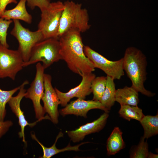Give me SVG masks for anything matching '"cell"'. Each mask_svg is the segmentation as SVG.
Instances as JSON below:
<instances>
[{
  "mask_svg": "<svg viewBox=\"0 0 158 158\" xmlns=\"http://www.w3.org/2000/svg\"><path fill=\"white\" fill-rule=\"evenodd\" d=\"M140 122L144 130V138L148 139L158 134V114L154 116L144 115Z\"/></svg>",
  "mask_w": 158,
  "mask_h": 158,
  "instance_id": "ffe728a7",
  "label": "cell"
},
{
  "mask_svg": "<svg viewBox=\"0 0 158 158\" xmlns=\"http://www.w3.org/2000/svg\"><path fill=\"white\" fill-rule=\"evenodd\" d=\"M114 80L111 77L107 76L106 88L99 100L103 107L109 112L116 101V90Z\"/></svg>",
  "mask_w": 158,
  "mask_h": 158,
  "instance_id": "d6986e66",
  "label": "cell"
},
{
  "mask_svg": "<svg viewBox=\"0 0 158 158\" xmlns=\"http://www.w3.org/2000/svg\"><path fill=\"white\" fill-rule=\"evenodd\" d=\"M64 8L63 3L58 1L50 2L46 8L41 11V19L37 30L41 32L44 39L51 38L59 39L58 31Z\"/></svg>",
  "mask_w": 158,
  "mask_h": 158,
  "instance_id": "5b68a950",
  "label": "cell"
},
{
  "mask_svg": "<svg viewBox=\"0 0 158 158\" xmlns=\"http://www.w3.org/2000/svg\"><path fill=\"white\" fill-rule=\"evenodd\" d=\"M31 135L32 138L37 142L42 149L43 154V156L40 157L41 158H50L57 154L67 151H79L80 150L79 147L81 145L88 142H83L74 146H71L69 143L65 147L59 149L56 148V145L58 139L63 136V133L61 131L59 133L57 136L54 143L49 147H45L37 139L34 134L31 133Z\"/></svg>",
  "mask_w": 158,
  "mask_h": 158,
  "instance_id": "e0dca14e",
  "label": "cell"
},
{
  "mask_svg": "<svg viewBox=\"0 0 158 158\" xmlns=\"http://www.w3.org/2000/svg\"><path fill=\"white\" fill-rule=\"evenodd\" d=\"M93 109H99L106 112H109L103 107L99 101L85 100L78 98L67 104L64 108L60 110L59 112L63 116L73 114L86 118L88 112Z\"/></svg>",
  "mask_w": 158,
  "mask_h": 158,
  "instance_id": "7c38bea8",
  "label": "cell"
},
{
  "mask_svg": "<svg viewBox=\"0 0 158 158\" xmlns=\"http://www.w3.org/2000/svg\"><path fill=\"white\" fill-rule=\"evenodd\" d=\"M26 0H19L15 7L10 10L6 9L0 17L6 20H20L30 24L32 17L26 10Z\"/></svg>",
  "mask_w": 158,
  "mask_h": 158,
  "instance_id": "9a60e30c",
  "label": "cell"
},
{
  "mask_svg": "<svg viewBox=\"0 0 158 158\" xmlns=\"http://www.w3.org/2000/svg\"><path fill=\"white\" fill-rule=\"evenodd\" d=\"M145 139L143 137L141 138L138 145L130 154V158L147 157L149 153L148 146L147 141L144 140Z\"/></svg>",
  "mask_w": 158,
  "mask_h": 158,
  "instance_id": "cb8c5ba5",
  "label": "cell"
},
{
  "mask_svg": "<svg viewBox=\"0 0 158 158\" xmlns=\"http://www.w3.org/2000/svg\"><path fill=\"white\" fill-rule=\"evenodd\" d=\"M106 81L107 77L104 76L96 77L93 80L91 86L93 100L99 101L105 90Z\"/></svg>",
  "mask_w": 158,
  "mask_h": 158,
  "instance_id": "7402d4cb",
  "label": "cell"
},
{
  "mask_svg": "<svg viewBox=\"0 0 158 158\" xmlns=\"http://www.w3.org/2000/svg\"><path fill=\"white\" fill-rule=\"evenodd\" d=\"M158 155L157 154H154L151 152H149L147 158H158Z\"/></svg>",
  "mask_w": 158,
  "mask_h": 158,
  "instance_id": "f1b7e54d",
  "label": "cell"
},
{
  "mask_svg": "<svg viewBox=\"0 0 158 158\" xmlns=\"http://www.w3.org/2000/svg\"><path fill=\"white\" fill-rule=\"evenodd\" d=\"M115 101L121 105L138 106L139 102L138 92L131 86H125L116 90Z\"/></svg>",
  "mask_w": 158,
  "mask_h": 158,
  "instance_id": "2e32d148",
  "label": "cell"
},
{
  "mask_svg": "<svg viewBox=\"0 0 158 158\" xmlns=\"http://www.w3.org/2000/svg\"><path fill=\"white\" fill-rule=\"evenodd\" d=\"M36 68L35 78L30 87L26 91L24 97L32 101L36 117L38 120H50L49 116H44L45 112L41 104V100L43 96L44 90V76L45 69L39 62L36 65Z\"/></svg>",
  "mask_w": 158,
  "mask_h": 158,
  "instance_id": "52a82bcc",
  "label": "cell"
},
{
  "mask_svg": "<svg viewBox=\"0 0 158 158\" xmlns=\"http://www.w3.org/2000/svg\"><path fill=\"white\" fill-rule=\"evenodd\" d=\"M11 3L16 4V0H0V17L3 12L6 10L7 5Z\"/></svg>",
  "mask_w": 158,
  "mask_h": 158,
  "instance_id": "83f0119b",
  "label": "cell"
},
{
  "mask_svg": "<svg viewBox=\"0 0 158 158\" xmlns=\"http://www.w3.org/2000/svg\"><path fill=\"white\" fill-rule=\"evenodd\" d=\"M13 124L12 122L11 121H4L0 120V139L7 132Z\"/></svg>",
  "mask_w": 158,
  "mask_h": 158,
  "instance_id": "4316f807",
  "label": "cell"
},
{
  "mask_svg": "<svg viewBox=\"0 0 158 158\" xmlns=\"http://www.w3.org/2000/svg\"><path fill=\"white\" fill-rule=\"evenodd\" d=\"M62 60L59 39L51 38L37 43L33 47L28 61L24 62L23 67L41 61L45 69L54 62Z\"/></svg>",
  "mask_w": 158,
  "mask_h": 158,
  "instance_id": "277c9868",
  "label": "cell"
},
{
  "mask_svg": "<svg viewBox=\"0 0 158 158\" xmlns=\"http://www.w3.org/2000/svg\"><path fill=\"white\" fill-rule=\"evenodd\" d=\"M13 21L14 27L10 33L18 41V50L21 54L24 62H26L30 58L33 47L37 42L44 40V38L40 31H31L24 27L19 20H13Z\"/></svg>",
  "mask_w": 158,
  "mask_h": 158,
  "instance_id": "8992f818",
  "label": "cell"
},
{
  "mask_svg": "<svg viewBox=\"0 0 158 158\" xmlns=\"http://www.w3.org/2000/svg\"><path fill=\"white\" fill-rule=\"evenodd\" d=\"M123 59V69L132 82L131 87L138 92L148 97L155 93L146 90L144 83L147 79V61L145 56L139 49L130 47L126 50Z\"/></svg>",
  "mask_w": 158,
  "mask_h": 158,
  "instance_id": "7a4b0ae2",
  "label": "cell"
},
{
  "mask_svg": "<svg viewBox=\"0 0 158 158\" xmlns=\"http://www.w3.org/2000/svg\"><path fill=\"white\" fill-rule=\"evenodd\" d=\"M122 133L118 127H115L108 138L107 149L109 155H115L125 147L122 137Z\"/></svg>",
  "mask_w": 158,
  "mask_h": 158,
  "instance_id": "ac0fdd59",
  "label": "cell"
},
{
  "mask_svg": "<svg viewBox=\"0 0 158 158\" xmlns=\"http://www.w3.org/2000/svg\"><path fill=\"white\" fill-rule=\"evenodd\" d=\"M84 51L95 68L103 71L107 75L116 79L120 80L124 75L123 58L116 61L109 60L88 46H84Z\"/></svg>",
  "mask_w": 158,
  "mask_h": 158,
  "instance_id": "ba28073f",
  "label": "cell"
},
{
  "mask_svg": "<svg viewBox=\"0 0 158 158\" xmlns=\"http://www.w3.org/2000/svg\"><path fill=\"white\" fill-rule=\"evenodd\" d=\"M21 85L10 90H4L0 88V120L4 121L6 114V105L13 95L19 90Z\"/></svg>",
  "mask_w": 158,
  "mask_h": 158,
  "instance_id": "603a6c76",
  "label": "cell"
},
{
  "mask_svg": "<svg viewBox=\"0 0 158 158\" xmlns=\"http://www.w3.org/2000/svg\"><path fill=\"white\" fill-rule=\"evenodd\" d=\"M27 5L32 10L36 7H38L41 11L46 8L50 3V0H26Z\"/></svg>",
  "mask_w": 158,
  "mask_h": 158,
  "instance_id": "484cf974",
  "label": "cell"
},
{
  "mask_svg": "<svg viewBox=\"0 0 158 158\" xmlns=\"http://www.w3.org/2000/svg\"><path fill=\"white\" fill-rule=\"evenodd\" d=\"M28 84V81H24L21 85L18 94L15 97H12L8 102L11 110L18 118L19 124L21 128L20 131L18 134L20 137L22 138L23 141L25 144H26V142L24 134L25 127L27 126L30 127L33 126L37 122L40 121L38 120L33 123H29L25 118L23 112L20 108V103L23 98L24 97L26 91L24 89V87L25 85Z\"/></svg>",
  "mask_w": 158,
  "mask_h": 158,
  "instance_id": "5bb4252c",
  "label": "cell"
},
{
  "mask_svg": "<svg viewBox=\"0 0 158 158\" xmlns=\"http://www.w3.org/2000/svg\"><path fill=\"white\" fill-rule=\"evenodd\" d=\"M108 113L105 112L97 119L87 123L75 130L67 131V133L73 142L82 140L85 137L89 134L98 132L105 126L107 118Z\"/></svg>",
  "mask_w": 158,
  "mask_h": 158,
  "instance_id": "4fadbf2b",
  "label": "cell"
},
{
  "mask_svg": "<svg viewBox=\"0 0 158 158\" xmlns=\"http://www.w3.org/2000/svg\"><path fill=\"white\" fill-rule=\"evenodd\" d=\"M80 33L77 30H70L60 36L59 40L62 60L70 70L82 76L92 72L95 68L84 53Z\"/></svg>",
  "mask_w": 158,
  "mask_h": 158,
  "instance_id": "6da1fadb",
  "label": "cell"
},
{
  "mask_svg": "<svg viewBox=\"0 0 158 158\" xmlns=\"http://www.w3.org/2000/svg\"><path fill=\"white\" fill-rule=\"evenodd\" d=\"M82 77V79L80 84L67 92H62L56 87L54 88L62 106L65 107L74 97L84 99L92 93L91 84L96 77L95 75L92 72L83 74Z\"/></svg>",
  "mask_w": 158,
  "mask_h": 158,
  "instance_id": "8fae6325",
  "label": "cell"
},
{
  "mask_svg": "<svg viewBox=\"0 0 158 158\" xmlns=\"http://www.w3.org/2000/svg\"><path fill=\"white\" fill-rule=\"evenodd\" d=\"M64 10L60 22L58 37L71 30H77L80 32L86 31L90 28L87 10L82 8L81 4L73 1L64 2Z\"/></svg>",
  "mask_w": 158,
  "mask_h": 158,
  "instance_id": "3957f363",
  "label": "cell"
},
{
  "mask_svg": "<svg viewBox=\"0 0 158 158\" xmlns=\"http://www.w3.org/2000/svg\"><path fill=\"white\" fill-rule=\"evenodd\" d=\"M24 62L18 50L9 49L0 42V78L8 77L14 80L23 67Z\"/></svg>",
  "mask_w": 158,
  "mask_h": 158,
  "instance_id": "9c48e42d",
  "label": "cell"
},
{
  "mask_svg": "<svg viewBox=\"0 0 158 158\" xmlns=\"http://www.w3.org/2000/svg\"><path fill=\"white\" fill-rule=\"evenodd\" d=\"M118 113L120 116L128 121L135 119L140 121L144 116L142 110L138 106L121 105Z\"/></svg>",
  "mask_w": 158,
  "mask_h": 158,
  "instance_id": "44dd1931",
  "label": "cell"
},
{
  "mask_svg": "<svg viewBox=\"0 0 158 158\" xmlns=\"http://www.w3.org/2000/svg\"><path fill=\"white\" fill-rule=\"evenodd\" d=\"M13 20H6L0 17V42L4 47L8 48L9 46L7 42V31Z\"/></svg>",
  "mask_w": 158,
  "mask_h": 158,
  "instance_id": "d4e9b609",
  "label": "cell"
},
{
  "mask_svg": "<svg viewBox=\"0 0 158 158\" xmlns=\"http://www.w3.org/2000/svg\"><path fill=\"white\" fill-rule=\"evenodd\" d=\"M44 92L42 99L43 108L49 116L50 120L54 124L59 122V112L58 106L60 102L56 92L51 84V77L48 74H44Z\"/></svg>",
  "mask_w": 158,
  "mask_h": 158,
  "instance_id": "30bf717a",
  "label": "cell"
}]
</instances>
